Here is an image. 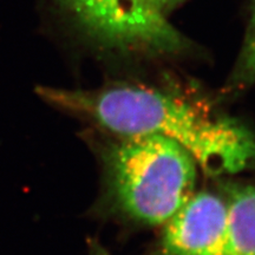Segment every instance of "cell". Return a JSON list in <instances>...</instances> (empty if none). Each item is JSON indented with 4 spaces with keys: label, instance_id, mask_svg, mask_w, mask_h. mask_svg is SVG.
<instances>
[{
    "label": "cell",
    "instance_id": "cell-3",
    "mask_svg": "<svg viewBox=\"0 0 255 255\" xmlns=\"http://www.w3.org/2000/svg\"><path fill=\"white\" fill-rule=\"evenodd\" d=\"M104 47L149 55H177L188 41L145 0H55Z\"/></svg>",
    "mask_w": 255,
    "mask_h": 255
},
{
    "label": "cell",
    "instance_id": "cell-2",
    "mask_svg": "<svg viewBox=\"0 0 255 255\" xmlns=\"http://www.w3.org/2000/svg\"><path fill=\"white\" fill-rule=\"evenodd\" d=\"M104 169L114 206L144 225L163 226L195 193V159L161 136L116 137Z\"/></svg>",
    "mask_w": 255,
    "mask_h": 255
},
{
    "label": "cell",
    "instance_id": "cell-6",
    "mask_svg": "<svg viewBox=\"0 0 255 255\" xmlns=\"http://www.w3.org/2000/svg\"><path fill=\"white\" fill-rule=\"evenodd\" d=\"M255 84V0H253L244 43L226 85L228 94L247 90Z\"/></svg>",
    "mask_w": 255,
    "mask_h": 255
},
{
    "label": "cell",
    "instance_id": "cell-4",
    "mask_svg": "<svg viewBox=\"0 0 255 255\" xmlns=\"http://www.w3.org/2000/svg\"><path fill=\"white\" fill-rule=\"evenodd\" d=\"M163 227L164 255H227L228 207L216 194L195 191Z\"/></svg>",
    "mask_w": 255,
    "mask_h": 255
},
{
    "label": "cell",
    "instance_id": "cell-7",
    "mask_svg": "<svg viewBox=\"0 0 255 255\" xmlns=\"http://www.w3.org/2000/svg\"><path fill=\"white\" fill-rule=\"evenodd\" d=\"M183 0H145L146 4L150 5L155 11L163 15H165L169 9L174 8L175 6H177Z\"/></svg>",
    "mask_w": 255,
    "mask_h": 255
},
{
    "label": "cell",
    "instance_id": "cell-5",
    "mask_svg": "<svg viewBox=\"0 0 255 255\" xmlns=\"http://www.w3.org/2000/svg\"><path fill=\"white\" fill-rule=\"evenodd\" d=\"M227 255H255V184L228 189Z\"/></svg>",
    "mask_w": 255,
    "mask_h": 255
},
{
    "label": "cell",
    "instance_id": "cell-8",
    "mask_svg": "<svg viewBox=\"0 0 255 255\" xmlns=\"http://www.w3.org/2000/svg\"><path fill=\"white\" fill-rule=\"evenodd\" d=\"M91 255H110V254L100 246H94V247H92Z\"/></svg>",
    "mask_w": 255,
    "mask_h": 255
},
{
    "label": "cell",
    "instance_id": "cell-1",
    "mask_svg": "<svg viewBox=\"0 0 255 255\" xmlns=\"http://www.w3.org/2000/svg\"><path fill=\"white\" fill-rule=\"evenodd\" d=\"M41 100L116 137L161 136L189 152L212 175L255 165V136L240 123L181 96L136 84L92 90L38 87Z\"/></svg>",
    "mask_w": 255,
    "mask_h": 255
}]
</instances>
